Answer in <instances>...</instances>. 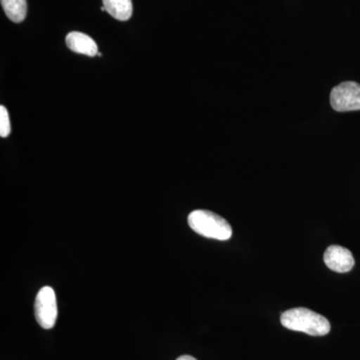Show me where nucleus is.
I'll return each instance as SVG.
<instances>
[{
  "label": "nucleus",
  "instance_id": "nucleus-1",
  "mask_svg": "<svg viewBox=\"0 0 360 360\" xmlns=\"http://www.w3.org/2000/svg\"><path fill=\"white\" fill-rule=\"evenodd\" d=\"M281 321L290 330L312 336L326 335L330 331V323L326 317L303 307L286 310L281 314Z\"/></svg>",
  "mask_w": 360,
  "mask_h": 360
},
{
  "label": "nucleus",
  "instance_id": "nucleus-2",
  "mask_svg": "<svg viewBox=\"0 0 360 360\" xmlns=\"http://www.w3.org/2000/svg\"><path fill=\"white\" fill-rule=\"evenodd\" d=\"M188 224L196 233L205 238L227 240L231 238V224L217 213L208 210H194L188 215Z\"/></svg>",
  "mask_w": 360,
  "mask_h": 360
},
{
  "label": "nucleus",
  "instance_id": "nucleus-3",
  "mask_svg": "<svg viewBox=\"0 0 360 360\" xmlns=\"http://www.w3.org/2000/svg\"><path fill=\"white\" fill-rule=\"evenodd\" d=\"M35 319L40 326L51 329L58 319V302L53 288L44 286L37 293L34 304Z\"/></svg>",
  "mask_w": 360,
  "mask_h": 360
},
{
  "label": "nucleus",
  "instance_id": "nucleus-4",
  "mask_svg": "<svg viewBox=\"0 0 360 360\" xmlns=\"http://www.w3.org/2000/svg\"><path fill=\"white\" fill-rule=\"evenodd\" d=\"M330 104L338 112L360 110V84L343 82L331 90Z\"/></svg>",
  "mask_w": 360,
  "mask_h": 360
},
{
  "label": "nucleus",
  "instance_id": "nucleus-5",
  "mask_svg": "<svg viewBox=\"0 0 360 360\" xmlns=\"http://www.w3.org/2000/svg\"><path fill=\"white\" fill-rule=\"evenodd\" d=\"M324 262L329 269L338 274L350 271L354 266V258L347 248L340 245L329 246L324 252Z\"/></svg>",
  "mask_w": 360,
  "mask_h": 360
},
{
  "label": "nucleus",
  "instance_id": "nucleus-6",
  "mask_svg": "<svg viewBox=\"0 0 360 360\" xmlns=\"http://www.w3.org/2000/svg\"><path fill=\"white\" fill-rule=\"evenodd\" d=\"M68 49L77 53L87 56H96L98 53L96 41L84 33L72 32L66 37Z\"/></svg>",
  "mask_w": 360,
  "mask_h": 360
},
{
  "label": "nucleus",
  "instance_id": "nucleus-7",
  "mask_svg": "<svg viewBox=\"0 0 360 360\" xmlns=\"http://www.w3.org/2000/svg\"><path fill=\"white\" fill-rule=\"evenodd\" d=\"M104 8L115 20H129L132 15L134 7L131 0H103Z\"/></svg>",
  "mask_w": 360,
  "mask_h": 360
},
{
  "label": "nucleus",
  "instance_id": "nucleus-8",
  "mask_svg": "<svg viewBox=\"0 0 360 360\" xmlns=\"http://www.w3.org/2000/svg\"><path fill=\"white\" fill-rule=\"evenodd\" d=\"M7 18L15 23L22 22L27 14L26 0H0Z\"/></svg>",
  "mask_w": 360,
  "mask_h": 360
},
{
  "label": "nucleus",
  "instance_id": "nucleus-9",
  "mask_svg": "<svg viewBox=\"0 0 360 360\" xmlns=\"http://www.w3.org/2000/svg\"><path fill=\"white\" fill-rule=\"evenodd\" d=\"M11 132L8 112L4 105L0 106V136L7 137Z\"/></svg>",
  "mask_w": 360,
  "mask_h": 360
},
{
  "label": "nucleus",
  "instance_id": "nucleus-10",
  "mask_svg": "<svg viewBox=\"0 0 360 360\" xmlns=\"http://www.w3.org/2000/svg\"><path fill=\"white\" fill-rule=\"evenodd\" d=\"M176 360H198L194 359V357L191 356V355H182V356L179 357Z\"/></svg>",
  "mask_w": 360,
  "mask_h": 360
}]
</instances>
